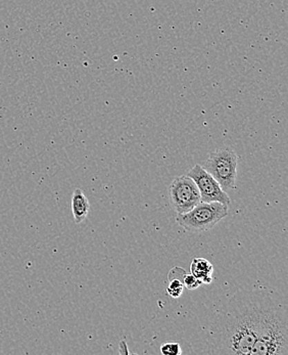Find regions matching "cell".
I'll list each match as a JSON object with an SVG mask.
<instances>
[{"instance_id":"cell-6","label":"cell","mask_w":288,"mask_h":355,"mask_svg":"<svg viewBox=\"0 0 288 355\" xmlns=\"http://www.w3.org/2000/svg\"><path fill=\"white\" fill-rule=\"evenodd\" d=\"M187 176L193 179L200 192L202 202H219L229 207L231 199L227 192L222 189L219 183L202 165L192 167L186 173Z\"/></svg>"},{"instance_id":"cell-7","label":"cell","mask_w":288,"mask_h":355,"mask_svg":"<svg viewBox=\"0 0 288 355\" xmlns=\"http://www.w3.org/2000/svg\"><path fill=\"white\" fill-rule=\"evenodd\" d=\"M89 210H90V204L83 190H75L72 197V212L75 222L80 224L81 222L84 221L88 216Z\"/></svg>"},{"instance_id":"cell-11","label":"cell","mask_w":288,"mask_h":355,"mask_svg":"<svg viewBox=\"0 0 288 355\" xmlns=\"http://www.w3.org/2000/svg\"><path fill=\"white\" fill-rule=\"evenodd\" d=\"M183 284H184V286H186L189 290H195L198 286H202V283L198 277H194L192 273H186V275H184V279H183Z\"/></svg>"},{"instance_id":"cell-3","label":"cell","mask_w":288,"mask_h":355,"mask_svg":"<svg viewBox=\"0 0 288 355\" xmlns=\"http://www.w3.org/2000/svg\"><path fill=\"white\" fill-rule=\"evenodd\" d=\"M229 213L226 205L219 202H200L189 212L178 214L177 224L186 232H208L217 226Z\"/></svg>"},{"instance_id":"cell-9","label":"cell","mask_w":288,"mask_h":355,"mask_svg":"<svg viewBox=\"0 0 288 355\" xmlns=\"http://www.w3.org/2000/svg\"><path fill=\"white\" fill-rule=\"evenodd\" d=\"M185 275H186V271L179 266L173 267L169 271L167 293L172 298H179L182 295L183 288H184L183 279H184Z\"/></svg>"},{"instance_id":"cell-4","label":"cell","mask_w":288,"mask_h":355,"mask_svg":"<svg viewBox=\"0 0 288 355\" xmlns=\"http://www.w3.org/2000/svg\"><path fill=\"white\" fill-rule=\"evenodd\" d=\"M238 163V156L234 149L220 147L210 154L204 168L228 192L236 189Z\"/></svg>"},{"instance_id":"cell-8","label":"cell","mask_w":288,"mask_h":355,"mask_svg":"<svg viewBox=\"0 0 288 355\" xmlns=\"http://www.w3.org/2000/svg\"><path fill=\"white\" fill-rule=\"evenodd\" d=\"M214 266L210 261L202 257L193 258L191 264V273L198 277L202 284H211L213 281Z\"/></svg>"},{"instance_id":"cell-10","label":"cell","mask_w":288,"mask_h":355,"mask_svg":"<svg viewBox=\"0 0 288 355\" xmlns=\"http://www.w3.org/2000/svg\"><path fill=\"white\" fill-rule=\"evenodd\" d=\"M161 352L164 355H179L182 354V349L178 343H166L161 346Z\"/></svg>"},{"instance_id":"cell-5","label":"cell","mask_w":288,"mask_h":355,"mask_svg":"<svg viewBox=\"0 0 288 355\" xmlns=\"http://www.w3.org/2000/svg\"><path fill=\"white\" fill-rule=\"evenodd\" d=\"M170 198L177 214L189 212L202 202L200 192L195 183L186 174L176 177L170 185Z\"/></svg>"},{"instance_id":"cell-12","label":"cell","mask_w":288,"mask_h":355,"mask_svg":"<svg viewBox=\"0 0 288 355\" xmlns=\"http://www.w3.org/2000/svg\"><path fill=\"white\" fill-rule=\"evenodd\" d=\"M120 347H119V354H129V350H128L127 343L125 340H122L120 343Z\"/></svg>"},{"instance_id":"cell-2","label":"cell","mask_w":288,"mask_h":355,"mask_svg":"<svg viewBox=\"0 0 288 355\" xmlns=\"http://www.w3.org/2000/svg\"><path fill=\"white\" fill-rule=\"evenodd\" d=\"M288 354V320L287 307L270 292L263 313L257 341L251 355Z\"/></svg>"},{"instance_id":"cell-1","label":"cell","mask_w":288,"mask_h":355,"mask_svg":"<svg viewBox=\"0 0 288 355\" xmlns=\"http://www.w3.org/2000/svg\"><path fill=\"white\" fill-rule=\"evenodd\" d=\"M270 292L242 290L216 312L210 331V352L251 355Z\"/></svg>"}]
</instances>
